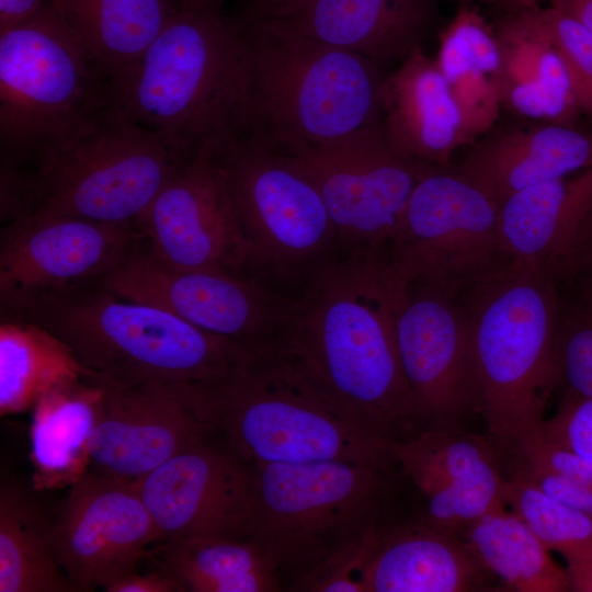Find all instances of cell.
<instances>
[{"mask_svg":"<svg viewBox=\"0 0 592 592\" xmlns=\"http://www.w3.org/2000/svg\"><path fill=\"white\" fill-rule=\"evenodd\" d=\"M304 278L274 344L387 444L423 431L395 331L405 288L386 251L329 260Z\"/></svg>","mask_w":592,"mask_h":592,"instance_id":"cell-1","label":"cell"},{"mask_svg":"<svg viewBox=\"0 0 592 592\" xmlns=\"http://www.w3.org/2000/svg\"><path fill=\"white\" fill-rule=\"evenodd\" d=\"M186 390L197 415L251 464H395L388 444L275 344Z\"/></svg>","mask_w":592,"mask_h":592,"instance_id":"cell-2","label":"cell"},{"mask_svg":"<svg viewBox=\"0 0 592 592\" xmlns=\"http://www.w3.org/2000/svg\"><path fill=\"white\" fill-rule=\"evenodd\" d=\"M238 25L210 4L180 9L147 49L109 81L111 106L190 151L215 152L244 125Z\"/></svg>","mask_w":592,"mask_h":592,"instance_id":"cell-3","label":"cell"},{"mask_svg":"<svg viewBox=\"0 0 592 592\" xmlns=\"http://www.w3.org/2000/svg\"><path fill=\"white\" fill-rule=\"evenodd\" d=\"M238 27L246 79L241 135L294 155L383 121L386 73L364 56L262 22Z\"/></svg>","mask_w":592,"mask_h":592,"instance_id":"cell-4","label":"cell"},{"mask_svg":"<svg viewBox=\"0 0 592 592\" xmlns=\"http://www.w3.org/2000/svg\"><path fill=\"white\" fill-rule=\"evenodd\" d=\"M0 318L42 327L70 348L92 378L117 388L209 379L252 353L95 282L43 295Z\"/></svg>","mask_w":592,"mask_h":592,"instance_id":"cell-5","label":"cell"},{"mask_svg":"<svg viewBox=\"0 0 592 592\" xmlns=\"http://www.w3.org/2000/svg\"><path fill=\"white\" fill-rule=\"evenodd\" d=\"M196 155L110 106L68 140L13 168L7 197L19 218L72 216L138 230L159 192Z\"/></svg>","mask_w":592,"mask_h":592,"instance_id":"cell-6","label":"cell"},{"mask_svg":"<svg viewBox=\"0 0 592 592\" xmlns=\"http://www.w3.org/2000/svg\"><path fill=\"white\" fill-rule=\"evenodd\" d=\"M459 300L471 327L478 411L490 439L513 452L538 434L559 383V285L511 263Z\"/></svg>","mask_w":592,"mask_h":592,"instance_id":"cell-7","label":"cell"},{"mask_svg":"<svg viewBox=\"0 0 592 592\" xmlns=\"http://www.w3.org/2000/svg\"><path fill=\"white\" fill-rule=\"evenodd\" d=\"M252 470L247 538L265 551L283 591L382 526L387 467L326 460Z\"/></svg>","mask_w":592,"mask_h":592,"instance_id":"cell-8","label":"cell"},{"mask_svg":"<svg viewBox=\"0 0 592 592\" xmlns=\"http://www.w3.org/2000/svg\"><path fill=\"white\" fill-rule=\"evenodd\" d=\"M111 106L109 80L55 11L0 34L1 161L34 158Z\"/></svg>","mask_w":592,"mask_h":592,"instance_id":"cell-9","label":"cell"},{"mask_svg":"<svg viewBox=\"0 0 592 592\" xmlns=\"http://www.w3.org/2000/svg\"><path fill=\"white\" fill-rule=\"evenodd\" d=\"M500 205L458 172L435 168L415 185L386 248L402 287L419 285L463 299L510 264Z\"/></svg>","mask_w":592,"mask_h":592,"instance_id":"cell-10","label":"cell"},{"mask_svg":"<svg viewBox=\"0 0 592 592\" xmlns=\"http://www.w3.org/2000/svg\"><path fill=\"white\" fill-rule=\"evenodd\" d=\"M246 247L249 273H305L331 260L335 230L312 181L288 155L246 136L213 152Z\"/></svg>","mask_w":592,"mask_h":592,"instance_id":"cell-11","label":"cell"},{"mask_svg":"<svg viewBox=\"0 0 592 592\" xmlns=\"http://www.w3.org/2000/svg\"><path fill=\"white\" fill-rule=\"evenodd\" d=\"M288 156L316 185L345 255L386 250L415 185L439 168L398 151L383 121Z\"/></svg>","mask_w":592,"mask_h":592,"instance_id":"cell-12","label":"cell"},{"mask_svg":"<svg viewBox=\"0 0 592 592\" xmlns=\"http://www.w3.org/2000/svg\"><path fill=\"white\" fill-rule=\"evenodd\" d=\"M95 283L252 353L275 342L288 304L258 276L172 266L157 258L144 239Z\"/></svg>","mask_w":592,"mask_h":592,"instance_id":"cell-13","label":"cell"},{"mask_svg":"<svg viewBox=\"0 0 592 592\" xmlns=\"http://www.w3.org/2000/svg\"><path fill=\"white\" fill-rule=\"evenodd\" d=\"M399 356L423 429L458 424L478 411L471 327L459 299L408 285L395 315Z\"/></svg>","mask_w":592,"mask_h":592,"instance_id":"cell-14","label":"cell"},{"mask_svg":"<svg viewBox=\"0 0 592 592\" xmlns=\"http://www.w3.org/2000/svg\"><path fill=\"white\" fill-rule=\"evenodd\" d=\"M135 481L156 525L158 542L247 538L252 464L214 431Z\"/></svg>","mask_w":592,"mask_h":592,"instance_id":"cell-15","label":"cell"},{"mask_svg":"<svg viewBox=\"0 0 592 592\" xmlns=\"http://www.w3.org/2000/svg\"><path fill=\"white\" fill-rule=\"evenodd\" d=\"M141 239L134 228L72 216L32 215L1 226L0 314L99 280Z\"/></svg>","mask_w":592,"mask_h":592,"instance_id":"cell-16","label":"cell"},{"mask_svg":"<svg viewBox=\"0 0 592 592\" xmlns=\"http://www.w3.org/2000/svg\"><path fill=\"white\" fill-rule=\"evenodd\" d=\"M157 542L136 481L90 469L69 488L55 519L56 553L72 592L104 588L137 571Z\"/></svg>","mask_w":592,"mask_h":592,"instance_id":"cell-17","label":"cell"},{"mask_svg":"<svg viewBox=\"0 0 592 592\" xmlns=\"http://www.w3.org/2000/svg\"><path fill=\"white\" fill-rule=\"evenodd\" d=\"M138 230L148 249L172 266L251 275L212 152L201 151L172 177L140 218Z\"/></svg>","mask_w":592,"mask_h":592,"instance_id":"cell-18","label":"cell"},{"mask_svg":"<svg viewBox=\"0 0 592 592\" xmlns=\"http://www.w3.org/2000/svg\"><path fill=\"white\" fill-rule=\"evenodd\" d=\"M212 432L195 412L186 385H103L90 470L137 480Z\"/></svg>","mask_w":592,"mask_h":592,"instance_id":"cell-19","label":"cell"},{"mask_svg":"<svg viewBox=\"0 0 592 592\" xmlns=\"http://www.w3.org/2000/svg\"><path fill=\"white\" fill-rule=\"evenodd\" d=\"M499 226L512 264L571 286L592 251V168L514 193Z\"/></svg>","mask_w":592,"mask_h":592,"instance_id":"cell-20","label":"cell"},{"mask_svg":"<svg viewBox=\"0 0 592 592\" xmlns=\"http://www.w3.org/2000/svg\"><path fill=\"white\" fill-rule=\"evenodd\" d=\"M434 18V0H301L255 22L354 52L385 71L422 46Z\"/></svg>","mask_w":592,"mask_h":592,"instance_id":"cell-21","label":"cell"},{"mask_svg":"<svg viewBox=\"0 0 592 592\" xmlns=\"http://www.w3.org/2000/svg\"><path fill=\"white\" fill-rule=\"evenodd\" d=\"M592 168V130L539 123L491 129L455 170L501 205L521 190Z\"/></svg>","mask_w":592,"mask_h":592,"instance_id":"cell-22","label":"cell"},{"mask_svg":"<svg viewBox=\"0 0 592 592\" xmlns=\"http://www.w3.org/2000/svg\"><path fill=\"white\" fill-rule=\"evenodd\" d=\"M486 570L455 531L423 517L378 528L360 582L363 592H467L483 590Z\"/></svg>","mask_w":592,"mask_h":592,"instance_id":"cell-23","label":"cell"},{"mask_svg":"<svg viewBox=\"0 0 592 592\" xmlns=\"http://www.w3.org/2000/svg\"><path fill=\"white\" fill-rule=\"evenodd\" d=\"M494 35L502 109L528 121L574 126L581 111L543 8L512 9Z\"/></svg>","mask_w":592,"mask_h":592,"instance_id":"cell-24","label":"cell"},{"mask_svg":"<svg viewBox=\"0 0 592 592\" xmlns=\"http://www.w3.org/2000/svg\"><path fill=\"white\" fill-rule=\"evenodd\" d=\"M382 110L388 140L410 158L446 168L453 153L466 145L449 86L422 46L386 75Z\"/></svg>","mask_w":592,"mask_h":592,"instance_id":"cell-25","label":"cell"},{"mask_svg":"<svg viewBox=\"0 0 592 592\" xmlns=\"http://www.w3.org/2000/svg\"><path fill=\"white\" fill-rule=\"evenodd\" d=\"M103 385L83 377L56 386L32 408L31 463L35 491L71 487L90 469V444Z\"/></svg>","mask_w":592,"mask_h":592,"instance_id":"cell-26","label":"cell"},{"mask_svg":"<svg viewBox=\"0 0 592 592\" xmlns=\"http://www.w3.org/2000/svg\"><path fill=\"white\" fill-rule=\"evenodd\" d=\"M0 592H72L50 519L31 487L7 470L0 478Z\"/></svg>","mask_w":592,"mask_h":592,"instance_id":"cell-27","label":"cell"},{"mask_svg":"<svg viewBox=\"0 0 592 592\" xmlns=\"http://www.w3.org/2000/svg\"><path fill=\"white\" fill-rule=\"evenodd\" d=\"M110 81L129 67L179 10L177 0H49Z\"/></svg>","mask_w":592,"mask_h":592,"instance_id":"cell-28","label":"cell"},{"mask_svg":"<svg viewBox=\"0 0 592 592\" xmlns=\"http://www.w3.org/2000/svg\"><path fill=\"white\" fill-rule=\"evenodd\" d=\"M149 554L186 592H280L265 551L249 538L190 537L158 542Z\"/></svg>","mask_w":592,"mask_h":592,"instance_id":"cell-29","label":"cell"},{"mask_svg":"<svg viewBox=\"0 0 592 592\" xmlns=\"http://www.w3.org/2000/svg\"><path fill=\"white\" fill-rule=\"evenodd\" d=\"M388 449L423 494L454 485L503 501L504 478L493 448L457 425L425 429L406 441L389 443Z\"/></svg>","mask_w":592,"mask_h":592,"instance_id":"cell-30","label":"cell"},{"mask_svg":"<svg viewBox=\"0 0 592 592\" xmlns=\"http://www.w3.org/2000/svg\"><path fill=\"white\" fill-rule=\"evenodd\" d=\"M83 377L91 376L53 333L31 322L0 318L1 417L32 410L50 389Z\"/></svg>","mask_w":592,"mask_h":592,"instance_id":"cell-31","label":"cell"},{"mask_svg":"<svg viewBox=\"0 0 592 592\" xmlns=\"http://www.w3.org/2000/svg\"><path fill=\"white\" fill-rule=\"evenodd\" d=\"M466 543L483 567L521 592L569 590L566 570L553 561L548 549L505 506L465 528Z\"/></svg>","mask_w":592,"mask_h":592,"instance_id":"cell-32","label":"cell"},{"mask_svg":"<svg viewBox=\"0 0 592 592\" xmlns=\"http://www.w3.org/2000/svg\"><path fill=\"white\" fill-rule=\"evenodd\" d=\"M503 503L548 550L563 558L592 546V517L565 505L527 482L504 479Z\"/></svg>","mask_w":592,"mask_h":592,"instance_id":"cell-33","label":"cell"},{"mask_svg":"<svg viewBox=\"0 0 592 592\" xmlns=\"http://www.w3.org/2000/svg\"><path fill=\"white\" fill-rule=\"evenodd\" d=\"M434 61L447 82L468 69L497 78L500 55L494 30L477 10L460 8L440 34Z\"/></svg>","mask_w":592,"mask_h":592,"instance_id":"cell-34","label":"cell"},{"mask_svg":"<svg viewBox=\"0 0 592 592\" xmlns=\"http://www.w3.org/2000/svg\"><path fill=\"white\" fill-rule=\"evenodd\" d=\"M557 365L567 390L592 397V294L561 298Z\"/></svg>","mask_w":592,"mask_h":592,"instance_id":"cell-35","label":"cell"},{"mask_svg":"<svg viewBox=\"0 0 592 592\" xmlns=\"http://www.w3.org/2000/svg\"><path fill=\"white\" fill-rule=\"evenodd\" d=\"M543 16L568 71L578 106L592 117V33L550 7L543 8Z\"/></svg>","mask_w":592,"mask_h":592,"instance_id":"cell-36","label":"cell"},{"mask_svg":"<svg viewBox=\"0 0 592 592\" xmlns=\"http://www.w3.org/2000/svg\"><path fill=\"white\" fill-rule=\"evenodd\" d=\"M447 83L462 117L466 145H471L499 118L502 105L497 78L468 69Z\"/></svg>","mask_w":592,"mask_h":592,"instance_id":"cell-37","label":"cell"},{"mask_svg":"<svg viewBox=\"0 0 592 592\" xmlns=\"http://www.w3.org/2000/svg\"><path fill=\"white\" fill-rule=\"evenodd\" d=\"M538 435L592 463V397L567 390L558 411L544 421Z\"/></svg>","mask_w":592,"mask_h":592,"instance_id":"cell-38","label":"cell"},{"mask_svg":"<svg viewBox=\"0 0 592 592\" xmlns=\"http://www.w3.org/2000/svg\"><path fill=\"white\" fill-rule=\"evenodd\" d=\"M513 478L592 517V489L540 465L514 458Z\"/></svg>","mask_w":592,"mask_h":592,"instance_id":"cell-39","label":"cell"},{"mask_svg":"<svg viewBox=\"0 0 592 592\" xmlns=\"http://www.w3.org/2000/svg\"><path fill=\"white\" fill-rule=\"evenodd\" d=\"M512 455L514 458L551 469L592 489V463L538 434L520 444Z\"/></svg>","mask_w":592,"mask_h":592,"instance_id":"cell-40","label":"cell"},{"mask_svg":"<svg viewBox=\"0 0 592 592\" xmlns=\"http://www.w3.org/2000/svg\"><path fill=\"white\" fill-rule=\"evenodd\" d=\"M106 592H186L180 581L163 569L140 574L130 572L103 588Z\"/></svg>","mask_w":592,"mask_h":592,"instance_id":"cell-41","label":"cell"},{"mask_svg":"<svg viewBox=\"0 0 592 592\" xmlns=\"http://www.w3.org/2000/svg\"><path fill=\"white\" fill-rule=\"evenodd\" d=\"M570 591L592 592V546L565 557Z\"/></svg>","mask_w":592,"mask_h":592,"instance_id":"cell-42","label":"cell"},{"mask_svg":"<svg viewBox=\"0 0 592 592\" xmlns=\"http://www.w3.org/2000/svg\"><path fill=\"white\" fill-rule=\"evenodd\" d=\"M47 0H0V34L33 18Z\"/></svg>","mask_w":592,"mask_h":592,"instance_id":"cell-43","label":"cell"},{"mask_svg":"<svg viewBox=\"0 0 592 592\" xmlns=\"http://www.w3.org/2000/svg\"><path fill=\"white\" fill-rule=\"evenodd\" d=\"M301 0H246L236 24H246L265 19L273 12Z\"/></svg>","mask_w":592,"mask_h":592,"instance_id":"cell-44","label":"cell"},{"mask_svg":"<svg viewBox=\"0 0 592 592\" xmlns=\"http://www.w3.org/2000/svg\"><path fill=\"white\" fill-rule=\"evenodd\" d=\"M549 7L577 21L592 33V0H547Z\"/></svg>","mask_w":592,"mask_h":592,"instance_id":"cell-45","label":"cell"},{"mask_svg":"<svg viewBox=\"0 0 592 592\" xmlns=\"http://www.w3.org/2000/svg\"><path fill=\"white\" fill-rule=\"evenodd\" d=\"M576 294H592V251L581 274L571 285Z\"/></svg>","mask_w":592,"mask_h":592,"instance_id":"cell-46","label":"cell"},{"mask_svg":"<svg viewBox=\"0 0 592 592\" xmlns=\"http://www.w3.org/2000/svg\"><path fill=\"white\" fill-rule=\"evenodd\" d=\"M180 9L194 10L201 9L210 4H215L214 0H177Z\"/></svg>","mask_w":592,"mask_h":592,"instance_id":"cell-47","label":"cell"},{"mask_svg":"<svg viewBox=\"0 0 592 592\" xmlns=\"http://www.w3.org/2000/svg\"><path fill=\"white\" fill-rule=\"evenodd\" d=\"M513 9H533L539 7L543 0H509Z\"/></svg>","mask_w":592,"mask_h":592,"instance_id":"cell-48","label":"cell"},{"mask_svg":"<svg viewBox=\"0 0 592 592\" xmlns=\"http://www.w3.org/2000/svg\"><path fill=\"white\" fill-rule=\"evenodd\" d=\"M218 3L221 2V0H216Z\"/></svg>","mask_w":592,"mask_h":592,"instance_id":"cell-49","label":"cell"}]
</instances>
